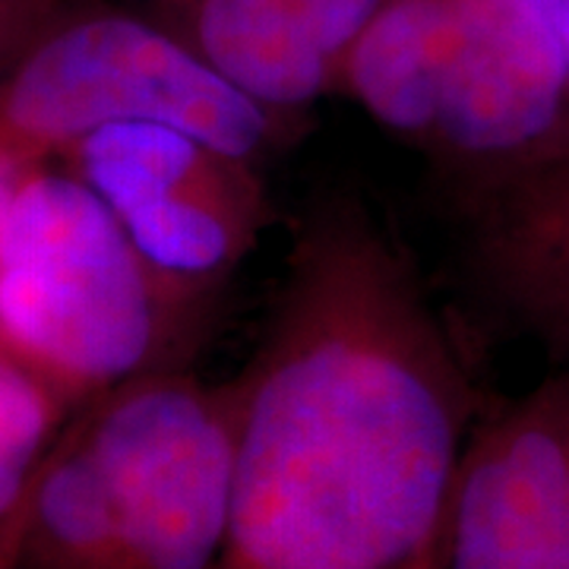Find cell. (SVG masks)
Returning <instances> with one entry per match:
<instances>
[{
    "instance_id": "obj_12",
    "label": "cell",
    "mask_w": 569,
    "mask_h": 569,
    "mask_svg": "<svg viewBox=\"0 0 569 569\" xmlns=\"http://www.w3.org/2000/svg\"><path fill=\"white\" fill-rule=\"evenodd\" d=\"M22 503L0 519V569H20Z\"/></svg>"
},
{
    "instance_id": "obj_3",
    "label": "cell",
    "mask_w": 569,
    "mask_h": 569,
    "mask_svg": "<svg viewBox=\"0 0 569 569\" xmlns=\"http://www.w3.org/2000/svg\"><path fill=\"white\" fill-rule=\"evenodd\" d=\"M203 310L206 295L164 276L77 174H26L0 244V342L70 408L178 370Z\"/></svg>"
},
{
    "instance_id": "obj_7",
    "label": "cell",
    "mask_w": 569,
    "mask_h": 569,
    "mask_svg": "<svg viewBox=\"0 0 569 569\" xmlns=\"http://www.w3.org/2000/svg\"><path fill=\"white\" fill-rule=\"evenodd\" d=\"M440 569H569V377L475 427Z\"/></svg>"
},
{
    "instance_id": "obj_1",
    "label": "cell",
    "mask_w": 569,
    "mask_h": 569,
    "mask_svg": "<svg viewBox=\"0 0 569 569\" xmlns=\"http://www.w3.org/2000/svg\"><path fill=\"white\" fill-rule=\"evenodd\" d=\"M219 569H440L475 389L402 253L358 209L295 244L244 373Z\"/></svg>"
},
{
    "instance_id": "obj_4",
    "label": "cell",
    "mask_w": 569,
    "mask_h": 569,
    "mask_svg": "<svg viewBox=\"0 0 569 569\" xmlns=\"http://www.w3.org/2000/svg\"><path fill=\"white\" fill-rule=\"evenodd\" d=\"M114 123L174 127L253 162L282 133V118L162 22L121 0H77L0 77V152L41 168Z\"/></svg>"
},
{
    "instance_id": "obj_9",
    "label": "cell",
    "mask_w": 569,
    "mask_h": 569,
    "mask_svg": "<svg viewBox=\"0 0 569 569\" xmlns=\"http://www.w3.org/2000/svg\"><path fill=\"white\" fill-rule=\"evenodd\" d=\"M475 203V282L531 339L569 351V142Z\"/></svg>"
},
{
    "instance_id": "obj_6",
    "label": "cell",
    "mask_w": 569,
    "mask_h": 569,
    "mask_svg": "<svg viewBox=\"0 0 569 569\" xmlns=\"http://www.w3.org/2000/svg\"><path fill=\"white\" fill-rule=\"evenodd\" d=\"M92 187L152 263L209 298L257 244L266 222L253 159L162 123H114L58 162Z\"/></svg>"
},
{
    "instance_id": "obj_13",
    "label": "cell",
    "mask_w": 569,
    "mask_h": 569,
    "mask_svg": "<svg viewBox=\"0 0 569 569\" xmlns=\"http://www.w3.org/2000/svg\"><path fill=\"white\" fill-rule=\"evenodd\" d=\"M531 3L538 7V13L548 22L550 36H553L569 67V0H531Z\"/></svg>"
},
{
    "instance_id": "obj_8",
    "label": "cell",
    "mask_w": 569,
    "mask_h": 569,
    "mask_svg": "<svg viewBox=\"0 0 569 569\" xmlns=\"http://www.w3.org/2000/svg\"><path fill=\"white\" fill-rule=\"evenodd\" d=\"M162 22L276 118L336 92L380 0H121Z\"/></svg>"
},
{
    "instance_id": "obj_11",
    "label": "cell",
    "mask_w": 569,
    "mask_h": 569,
    "mask_svg": "<svg viewBox=\"0 0 569 569\" xmlns=\"http://www.w3.org/2000/svg\"><path fill=\"white\" fill-rule=\"evenodd\" d=\"M32 168L20 164L13 156L0 152V244H3V231H7V222H10V209H13V200L20 193L22 181Z\"/></svg>"
},
{
    "instance_id": "obj_5",
    "label": "cell",
    "mask_w": 569,
    "mask_h": 569,
    "mask_svg": "<svg viewBox=\"0 0 569 569\" xmlns=\"http://www.w3.org/2000/svg\"><path fill=\"white\" fill-rule=\"evenodd\" d=\"M102 500V569H219L231 526L228 387L183 367L73 411Z\"/></svg>"
},
{
    "instance_id": "obj_2",
    "label": "cell",
    "mask_w": 569,
    "mask_h": 569,
    "mask_svg": "<svg viewBox=\"0 0 569 569\" xmlns=\"http://www.w3.org/2000/svg\"><path fill=\"white\" fill-rule=\"evenodd\" d=\"M336 92L475 197L569 142V67L531 0H380Z\"/></svg>"
},
{
    "instance_id": "obj_10",
    "label": "cell",
    "mask_w": 569,
    "mask_h": 569,
    "mask_svg": "<svg viewBox=\"0 0 569 569\" xmlns=\"http://www.w3.org/2000/svg\"><path fill=\"white\" fill-rule=\"evenodd\" d=\"M77 0H0V77Z\"/></svg>"
}]
</instances>
